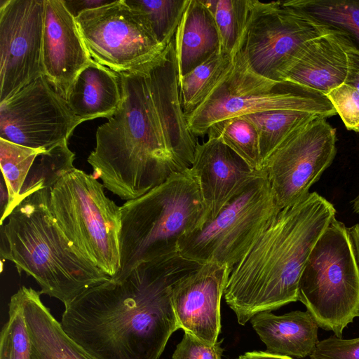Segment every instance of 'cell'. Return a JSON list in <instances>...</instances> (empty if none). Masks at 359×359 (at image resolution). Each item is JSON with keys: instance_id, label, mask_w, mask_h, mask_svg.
I'll return each mask as SVG.
<instances>
[{"instance_id": "e575fe53", "label": "cell", "mask_w": 359, "mask_h": 359, "mask_svg": "<svg viewBox=\"0 0 359 359\" xmlns=\"http://www.w3.org/2000/svg\"><path fill=\"white\" fill-rule=\"evenodd\" d=\"M341 37L344 42L348 61L347 74L344 83L359 91V50L342 36Z\"/></svg>"}, {"instance_id": "5b68a950", "label": "cell", "mask_w": 359, "mask_h": 359, "mask_svg": "<svg viewBox=\"0 0 359 359\" xmlns=\"http://www.w3.org/2000/svg\"><path fill=\"white\" fill-rule=\"evenodd\" d=\"M121 208V270L123 278L140 264L178 252L180 239L201 228L207 210L190 168L171 175Z\"/></svg>"}, {"instance_id": "7a4b0ae2", "label": "cell", "mask_w": 359, "mask_h": 359, "mask_svg": "<svg viewBox=\"0 0 359 359\" xmlns=\"http://www.w3.org/2000/svg\"><path fill=\"white\" fill-rule=\"evenodd\" d=\"M203 264L179 252L142 263L65 305L62 327L95 359H158L180 329L172 288Z\"/></svg>"}, {"instance_id": "ffe728a7", "label": "cell", "mask_w": 359, "mask_h": 359, "mask_svg": "<svg viewBox=\"0 0 359 359\" xmlns=\"http://www.w3.org/2000/svg\"><path fill=\"white\" fill-rule=\"evenodd\" d=\"M16 293L39 359H95L67 334L42 302L39 292L22 286Z\"/></svg>"}, {"instance_id": "8fae6325", "label": "cell", "mask_w": 359, "mask_h": 359, "mask_svg": "<svg viewBox=\"0 0 359 359\" xmlns=\"http://www.w3.org/2000/svg\"><path fill=\"white\" fill-rule=\"evenodd\" d=\"M75 19L90 57L118 74L140 69L167 46L158 42L140 15L123 0Z\"/></svg>"}, {"instance_id": "ba28073f", "label": "cell", "mask_w": 359, "mask_h": 359, "mask_svg": "<svg viewBox=\"0 0 359 359\" xmlns=\"http://www.w3.org/2000/svg\"><path fill=\"white\" fill-rule=\"evenodd\" d=\"M298 301L319 327L337 337L359 318V266L348 228L336 217L309 256L299 282Z\"/></svg>"}, {"instance_id": "9a60e30c", "label": "cell", "mask_w": 359, "mask_h": 359, "mask_svg": "<svg viewBox=\"0 0 359 359\" xmlns=\"http://www.w3.org/2000/svg\"><path fill=\"white\" fill-rule=\"evenodd\" d=\"M231 271L208 262L174 285L171 300L180 329L210 344L221 330L220 303Z\"/></svg>"}, {"instance_id": "5bb4252c", "label": "cell", "mask_w": 359, "mask_h": 359, "mask_svg": "<svg viewBox=\"0 0 359 359\" xmlns=\"http://www.w3.org/2000/svg\"><path fill=\"white\" fill-rule=\"evenodd\" d=\"M44 0H1L0 103L43 76Z\"/></svg>"}, {"instance_id": "1f68e13d", "label": "cell", "mask_w": 359, "mask_h": 359, "mask_svg": "<svg viewBox=\"0 0 359 359\" xmlns=\"http://www.w3.org/2000/svg\"><path fill=\"white\" fill-rule=\"evenodd\" d=\"M326 96L346 128L359 133V91L344 83Z\"/></svg>"}, {"instance_id": "ab89813d", "label": "cell", "mask_w": 359, "mask_h": 359, "mask_svg": "<svg viewBox=\"0 0 359 359\" xmlns=\"http://www.w3.org/2000/svg\"><path fill=\"white\" fill-rule=\"evenodd\" d=\"M352 208L353 212L359 215V193L352 202Z\"/></svg>"}, {"instance_id": "f1b7e54d", "label": "cell", "mask_w": 359, "mask_h": 359, "mask_svg": "<svg viewBox=\"0 0 359 359\" xmlns=\"http://www.w3.org/2000/svg\"><path fill=\"white\" fill-rule=\"evenodd\" d=\"M212 13L220 39V52L233 57L248 13V0H203Z\"/></svg>"}, {"instance_id": "f546056e", "label": "cell", "mask_w": 359, "mask_h": 359, "mask_svg": "<svg viewBox=\"0 0 359 359\" xmlns=\"http://www.w3.org/2000/svg\"><path fill=\"white\" fill-rule=\"evenodd\" d=\"M0 359H39L34 353L16 292L10 299L8 320L0 334Z\"/></svg>"}, {"instance_id": "f35d334b", "label": "cell", "mask_w": 359, "mask_h": 359, "mask_svg": "<svg viewBox=\"0 0 359 359\" xmlns=\"http://www.w3.org/2000/svg\"><path fill=\"white\" fill-rule=\"evenodd\" d=\"M355 256L359 266V222L348 228Z\"/></svg>"}, {"instance_id": "2e32d148", "label": "cell", "mask_w": 359, "mask_h": 359, "mask_svg": "<svg viewBox=\"0 0 359 359\" xmlns=\"http://www.w3.org/2000/svg\"><path fill=\"white\" fill-rule=\"evenodd\" d=\"M190 170L207 210L205 222L264 172L250 167L219 136H208L206 142L197 144Z\"/></svg>"}, {"instance_id": "d4e9b609", "label": "cell", "mask_w": 359, "mask_h": 359, "mask_svg": "<svg viewBox=\"0 0 359 359\" xmlns=\"http://www.w3.org/2000/svg\"><path fill=\"white\" fill-rule=\"evenodd\" d=\"M231 61L230 55L216 53L179 79L182 105L186 116L203 101Z\"/></svg>"}, {"instance_id": "603a6c76", "label": "cell", "mask_w": 359, "mask_h": 359, "mask_svg": "<svg viewBox=\"0 0 359 359\" xmlns=\"http://www.w3.org/2000/svg\"><path fill=\"white\" fill-rule=\"evenodd\" d=\"M283 2L327 30L340 35L359 50V0H290Z\"/></svg>"}, {"instance_id": "52a82bcc", "label": "cell", "mask_w": 359, "mask_h": 359, "mask_svg": "<svg viewBox=\"0 0 359 359\" xmlns=\"http://www.w3.org/2000/svg\"><path fill=\"white\" fill-rule=\"evenodd\" d=\"M276 109L308 111L325 118L337 114L325 95L293 83L264 79L250 71L236 53L206 97L186 117L196 137L215 130L231 118Z\"/></svg>"}, {"instance_id": "83f0119b", "label": "cell", "mask_w": 359, "mask_h": 359, "mask_svg": "<svg viewBox=\"0 0 359 359\" xmlns=\"http://www.w3.org/2000/svg\"><path fill=\"white\" fill-rule=\"evenodd\" d=\"M43 151L0 138V165L10 198L5 219L18 203L27 175L36 158Z\"/></svg>"}, {"instance_id": "cb8c5ba5", "label": "cell", "mask_w": 359, "mask_h": 359, "mask_svg": "<svg viewBox=\"0 0 359 359\" xmlns=\"http://www.w3.org/2000/svg\"><path fill=\"white\" fill-rule=\"evenodd\" d=\"M318 116H320L308 111L284 109L257 111L243 116L257 131L263 166L290 135Z\"/></svg>"}, {"instance_id": "30bf717a", "label": "cell", "mask_w": 359, "mask_h": 359, "mask_svg": "<svg viewBox=\"0 0 359 359\" xmlns=\"http://www.w3.org/2000/svg\"><path fill=\"white\" fill-rule=\"evenodd\" d=\"M328 31L283 1L248 0L247 20L236 53L254 74L285 82L286 72L309 42Z\"/></svg>"}, {"instance_id": "e0dca14e", "label": "cell", "mask_w": 359, "mask_h": 359, "mask_svg": "<svg viewBox=\"0 0 359 359\" xmlns=\"http://www.w3.org/2000/svg\"><path fill=\"white\" fill-rule=\"evenodd\" d=\"M91 60L76 19L63 0H44L41 50L43 76L66 98L76 76Z\"/></svg>"}, {"instance_id": "6da1fadb", "label": "cell", "mask_w": 359, "mask_h": 359, "mask_svg": "<svg viewBox=\"0 0 359 359\" xmlns=\"http://www.w3.org/2000/svg\"><path fill=\"white\" fill-rule=\"evenodd\" d=\"M118 75L121 102L97 128L88 162L104 188L128 201L189 169L198 142L182 109L173 42Z\"/></svg>"}, {"instance_id": "74e56055", "label": "cell", "mask_w": 359, "mask_h": 359, "mask_svg": "<svg viewBox=\"0 0 359 359\" xmlns=\"http://www.w3.org/2000/svg\"><path fill=\"white\" fill-rule=\"evenodd\" d=\"M238 359H294L293 358L278 355L267 351L247 352L239 356Z\"/></svg>"}, {"instance_id": "4dcf8cb0", "label": "cell", "mask_w": 359, "mask_h": 359, "mask_svg": "<svg viewBox=\"0 0 359 359\" xmlns=\"http://www.w3.org/2000/svg\"><path fill=\"white\" fill-rule=\"evenodd\" d=\"M208 136H219L224 143L241 156L250 167L263 170L257 131L254 125L243 116L231 118Z\"/></svg>"}, {"instance_id": "d590c367", "label": "cell", "mask_w": 359, "mask_h": 359, "mask_svg": "<svg viewBox=\"0 0 359 359\" xmlns=\"http://www.w3.org/2000/svg\"><path fill=\"white\" fill-rule=\"evenodd\" d=\"M113 0H63L65 7L76 18L82 13L112 3Z\"/></svg>"}, {"instance_id": "8992f818", "label": "cell", "mask_w": 359, "mask_h": 359, "mask_svg": "<svg viewBox=\"0 0 359 359\" xmlns=\"http://www.w3.org/2000/svg\"><path fill=\"white\" fill-rule=\"evenodd\" d=\"M93 174L74 168L50 189L56 222L74 248L110 278L121 270V208Z\"/></svg>"}, {"instance_id": "3957f363", "label": "cell", "mask_w": 359, "mask_h": 359, "mask_svg": "<svg viewBox=\"0 0 359 359\" xmlns=\"http://www.w3.org/2000/svg\"><path fill=\"white\" fill-rule=\"evenodd\" d=\"M336 209L316 191L282 209L233 267L224 294L239 324L298 301L300 276Z\"/></svg>"}, {"instance_id": "4316f807", "label": "cell", "mask_w": 359, "mask_h": 359, "mask_svg": "<svg viewBox=\"0 0 359 359\" xmlns=\"http://www.w3.org/2000/svg\"><path fill=\"white\" fill-rule=\"evenodd\" d=\"M144 20L158 42L168 45L174 38L189 0H123Z\"/></svg>"}, {"instance_id": "d6986e66", "label": "cell", "mask_w": 359, "mask_h": 359, "mask_svg": "<svg viewBox=\"0 0 359 359\" xmlns=\"http://www.w3.org/2000/svg\"><path fill=\"white\" fill-rule=\"evenodd\" d=\"M250 322L270 353L302 358L309 356L319 341V327L307 311L280 316L263 311Z\"/></svg>"}, {"instance_id": "836d02e7", "label": "cell", "mask_w": 359, "mask_h": 359, "mask_svg": "<svg viewBox=\"0 0 359 359\" xmlns=\"http://www.w3.org/2000/svg\"><path fill=\"white\" fill-rule=\"evenodd\" d=\"M222 341L210 344L185 333L177 344L172 359H222Z\"/></svg>"}, {"instance_id": "277c9868", "label": "cell", "mask_w": 359, "mask_h": 359, "mask_svg": "<svg viewBox=\"0 0 359 359\" xmlns=\"http://www.w3.org/2000/svg\"><path fill=\"white\" fill-rule=\"evenodd\" d=\"M50 189L21 200L1 224L0 254L19 274L32 276L40 294L64 304L111 278L86 259L59 227L50 208Z\"/></svg>"}, {"instance_id": "4fadbf2b", "label": "cell", "mask_w": 359, "mask_h": 359, "mask_svg": "<svg viewBox=\"0 0 359 359\" xmlns=\"http://www.w3.org/2000/svg\"><path fill=\"white\" fill-rule=\"evenodd\" d=\"M81 123L44 76L0 103V138L32 149L56 147Z\"/></svg>"}, {"instance_id": "484cf974", "label": "cell", "mask_w": 359, "mask_h": 359, "mask_svg": "<svg viewBox=\"0 0 359 359\" xmlns=\"http://www.w3.org/2000/svg\"><path fill=\"white\" fill-rule=\"evenodd\" d=\"M67 142L38 155L22 188L18 203L39 189H52L63 175L75 168V154Z\"/></svg>"}, {"instance_id": "8d00e7d4", "label": "cell", "mask_w": 359, "mask_h": 359, "mask_svg": "<svg viewBox=\"0 0 359 359\" xmlns=\"http://www.w3.org/2000/svg\"><path fill=\"white\" fill-rule=\"evenodd\" d=\"M0 190V224H2L5 220V217L8 208L10 199L8 187L3 176H1Z\"/></svg>"}, {"instance_id": "d6a6232c", "label": "cell", "mask_w": 359, "mask_h": 359, "mask_svg": "<svg viewBox=\"0 0 359 359\" xmlns=\"http://www.w3.org/2000/svg\"><path fill=\"white\" fill-rule=\"evenodd\" d=\"M311 359H359V337L344 339L335 335L319 341Z\"/></svg>"}, {"instance_id": "9c48e42d", "label": "cell", "mask_w": 359, "mask_h": 359, "mask_svg": "<svg viewBox=\"0 0 359 359\" xmlns=\"http://www.w3.org/2000/svg\"><path fill=\"white\" fill-rule=\"evenodd\" d=\"M279 212L264 172L215 218L183 236L178 252L201 264L226 266L231 272Z\"/></svg>"}, {"instance_id": "7c38bea8", "label": "cell", "mask_w": 359, "mask_h": 359, "mask_svg": "<svg viewBox=\"0 0 359 359\" xmlns=\"http://www.w3.org/2000/svg\"><path fill=\"white\" fill-rule=\"evenodd\" d=\"M326 118L318 116L301 126L264 162L263 170L280 210L308 194L332 164L337 135Z\"/></svg>"}, {"instance_id": "44dd1931", "label": "cell", "mask_w": 359, "mask_h": 359, "mask_svg": "<svg viewBox=\"0 0 359 359\" xmlns=\"http://www.w3.org/2000/svg\"><path fill=\"white\" fill-rule=\"evenodd\" d=\"M65 100L81 122L109 118L121 102L119 75L92 59L76 76Z\"/></svg>"}, {"instance_id": "7402d4cb", "label": "cell", "mask_w": 359, "mask_h": 359, "mask_svg": "<svg viewBox=\"0 0 359 359\" xmlns=\"http://www.w3.org/2000/svg\"><path fill=\"white\" fill-rule=\"evenodd\" d=\"M174 41L179 79L220 52L213 15L203 0L188 1Z\"/></svg>"}, {"instance_id": "ac0fdd59", "label": "cell", "mask_w": 359, "mask_h": 359, "mask_svg": "<svg viewBox=\"0 0 359 359\" xmlns=\"http://www.w3.org/2000/svg\"><path fill=\"white\" fill-rule=\"evenodd\" d=\"M348 61L344 40L328 31L309 42L286 72L287 81L327 95L344 83Z\"/></svg>"}]
</instances>
